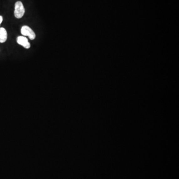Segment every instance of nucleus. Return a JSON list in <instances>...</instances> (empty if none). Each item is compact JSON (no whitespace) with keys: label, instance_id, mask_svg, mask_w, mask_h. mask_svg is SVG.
Masks as SVG:
<instances>
[{"label":"nucleus","instance_id":"nucleus-3","mask_svg":"<svg viewBox=\"0 0 179 179\" xmlns=\"http://www.w3.org/2000/svg\"><path fill=\"white\" fill-rule=\"evenodd\" d=\"M17 41L18 45L23 46L24 48H26V49H29V48H30V43L28 41V39L24 36H18L17 38Z\"/></svg>","mask_w":179,"mask_h":179},{"label":"nucleus","instance_id":"nucleus-1","mask_svg":"<svg viewBox=\"0 0 179 179\" xmlns=\"http://www.w3.org/2000/svg\"><path fill=\"white\" fill-rule=\"evenodd\" d=\"M25 13V9L21 2L18 1L15 4V9H14V16L17 18H22L24 15Z\"/></svg>","mask_w":179,"mask_h":179},{"label":"nucleus","instance_id":"nucleus-2","mask_svg":"<svg viewBox=\"0 0 179 179\" xmlns=\"http://www.w3.org/2000/svg\"><path fill=\"white\" fill-rule=\"evenodd\" d=\"M21 34L24 36H29V39L34 40L35 38V34L29 27L24 25L21 29Z\"/></svg>","mask_w":179,"mask_h":179},{"label":"nucleus","instance_id":"nucleus-5","mask_svg":"<svg viewBox=\"0 0 179 179\" xmlns=\"http://www.w3.org/2000/svg\"><path fill=\"white\" fill-rule=\"evenodd\" d=\"M3 21V17L2 16H0V25H1V24L2 22Z\"/></svg>","mask_w":179,"mask_h":179},{"label":"nucleus","instance_id":"nucleus-4","mask_svg":"<svg viewBox=\"0 0 179 179\" xmlns=\"http://www.w3.org/2000/svg\"><path fill=\"white\" fill-rule=\"evenodd\" d=\"M8 34L6 30L4 28H0V42L4 43L7 39Z\"/></svg>","mask_w":179,"mask_h":179}]
</instances>
